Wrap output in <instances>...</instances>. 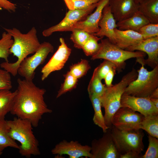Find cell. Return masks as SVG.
<instances>
[{"label": "cell", "instance_id": "6da1fadb", "mask_svg": "<svg viewBox=\"0 0 158 158\" xmlns=\"http://www.w3.org/2000/svg\"><path fill=\"white\" fill-rule=\"evenodd\" d=\"M17 82L18 86L10 113L29 121L33 127H37L43 114L52 111L44 100L46 90L36 86L33 81L18 78Z\"/></svg>", "mask_w": 158, "mask_h": 158}, {"label": "cell", "instance_id": "7a4b0ae2", "mask_svg": "<svg viewBox=\"0 0 158 158\" xmlns=\"http://www.w3.org/2000/svg\"><path fill=\"white\" fill-rule=\"evenodd\" d=\"M4 29L14 39L9 51L10 54H12L17 57V60L14 63L2 62L0 66L15 76L18 74V70L21 63L28 55L35 53L41 43L37 37V30L35 27L26 34L22 33L16 28Z\"/></svg>", "mask_w": 158, "mask_h": 158}, {"label": "cell", "instance_id": "3957f363", "mask_svg": "<svg viewBox=\"0 0 158 158\" xmlns=\"http://www.w3.org/2000/svg\"><path fill=\"white\" fill-rule=\"evenodd\" d=\"M7 122L9 136L20 144L18 150L21 156L30 158L32 155L40 154L39 142L33 134V126L30 121L15 117L13 120L7 121Z\"/></svg>", "mask_w": 158, "mask_h": 158}, {"label": "cell", "instance_id": "277c9868", "mask_svg": "<svg viewBox=\"0 0 158 158\" xmlns=\"http://www.w3.org/2000/svg\"><path fill=\"white\" fill-rule=\"evenodd\" d=\"M137 71L133 68L123 76L120 81L112 86L107 87L103 95L99 97L102 107L104 109L105 123L109 128L111 126L112 117L121 107V100L125 89L137 77Z\"/></svg>", "mask_w": 158, "mask_h": 158}, {"label": "cell", "instance_id": "5b68a950", "mask_svg": "<svg viewBox=\"0 0 158 158\" xmlns=\"http://www.w3.org/2000/svg\"><path fill=\"white\" fill-rule=\"evenodd\" d=\"M98 51L91 56V59L94 60L103 59L114 63L116 67L118 73L121 72L126 67L125 61L132 58H143L145 53L141 51H132L123 49L112 43L108 38L101 40Z\"/></svg>", "mask_w": 158, "mask_h": 158}, {"label": "cell", "instance_id": "8992f818", "mask_svg": "<svg viewBox=\"0 0 158 158\" xmlns=\"http://www.w3.org/2000/svg\"><path fill=\"white\" fill-rule=\"evenodd\" d=\"M142 65L137 70L136 79L126 87L123 94L137 97H149L158 87V66L148 71Z\"/></svg>", "mask_w": 158, "mask_h": 158}, {"label": "cell", "instance_id": "52a82bcc", "mask_svg": "<svg viewBox=\"0 0 158 158\" xmlns=\"http://www.w3.org/2000/svg\"><path fill=\"white\" fill-rule=\"evenodd\" d=\"M109 129L120 154L132 151L140 152L143 151L144 146L143 139L144 134L142 129L122 130L113 125Z\"/></svg>", "mask_w": 158, "mask_h": 158}, {"label": "cell", "instance_id": "ba28073f", "mask_svg": "<svg viewBox=\"0 0 158 158\" xmlns=\"http://www.w3.org/2000/svg\"><path fill=\"white\" fill-rule=\"evenodd\" d=\"M54 48L50 43L44 42L41 44L37 50L31 56L27 57L20 63L18 73L30 81H33L35 76V71L40 65L42 64L49 53H52Z\"/></svg>", "mask_w": 158, "mask_h": 158}, {"label": "cell", "instance_id": "9c48e42d", "mask_svg": "<svg viewBox=\"0 0 158 158\" xmlns=\"http://www.w3.org/2000/svg\"><path fill=\"white\" fill-rule=\"evenodd\" d=\"M144 117L128 107H121L113 115L111 124L122 130L140 129V124Z\"/></svg>", "mask_w": 158, "mask_h": 158}, {"label": "cell", "instance_id": "30bf717a", "mask_svg": "<svg viewBox=\"0 0 158 158\" xmlns=\"http://www.w3.org/2000/svg\"><path fill=\"white\" fill-rule=\"evenodd\" d=\"M102 137L93 140L91 142L92 158H120L118 152L108 128Z\"/></svg>", "mask_w": 158, "mask_h": 158}, {"label": "cell", "instance_id": "8fae6325", "mask_svg": "<svg viewBox=\"0 0 158 158\" xmlns=\"http://www.w3.org/2000/svg\"><path fill=\"white\" fill-rule=\"evenodd\" d=\"M98 2L87 9L69 10L63 19L58 24L44 30L42 32L43 35L47 37L55 32L69 31L71 28L76 23L84 20L91 13L96 7Z\"/></svg>", "mask_w": 158, "mask_h": 158}, {"label": "cell", "instance_id": "7c38bea8", "mask_svg": "<svg viewBox=\"0 0 158 158\" xmlns=\"http://www.w3.org/2000/svg\"><path fill=\"white\" fill-rule=\"evenodd\" d=\"M125 50L132 51L139 50L145 53L148 56V58L145 59L143 58H138L136 62L144 66L147 65L153 69L158 66V36L144 39Z\"/></svg>", "mask_w": 158, "mask_h": 158}, {"label": "cell", "instance_id": "4fadbf2b", "mask_svg": "<svg viewBox=\"0 0 158 158\" xmlns=\"http://www.w3.org/2000/svg\"><path fill=\"white\" fill-rule=\"evenodd\" d=\"M91 151V146L82 145L77 141L68 142L63 140L56 145L51 152L56 156L65 154L68 155L70 158L83 157L92 158Z\"/></svg>", "mask_w": 158, "mask_h": 158}, {"label": "cell", "instance_id": "5bb4252c", "mask_svg": "<svg viewBox=\"0 0 158 158\" xmlns=\"http://www.w3.org/2000/svg\"><path fill=\"white\" fill-rule=\"evenodd\" d=\"M60 45L49 61L42 68L41 79H46L52 72L62 69L68 60L71 51L66 44L64 39H59Z\"/></svg>", "mask_w": 158, "mask_h": 158}, {"label": "cell", "instance_id": "9a60e30c", "mask_svg": "<svg viewBox=\"0 0 158 158\" xmlns=\"http://www.w3.org/2000/svg\"><path fill=\"white\" fill-rule=\"evenodd\" d=\"M127 107L138 112L144 116L158 114V109L149 97H137L123 94L121 107Z\"/></svg>", "mask_w": 158, "mask_h": 158}, {"label": "cell", "instance_id": "2e32d148", "mask_svg": "<svg viewBox=\"0 0 158 158\" xmlns=\"http://www.w3.org/2000/svg\"><path fill=\"white\" fill-rule=\"evenodd\" d=\"M109 1L100 0L94 12L88 15L84 20L76 23L71 28L69 31L77 29L91 34L97 33L99 30L98 23L101 18L103 9Z\"/></svg>", "mask_w": 158, "mask_h": 158}, {"label": "cell", "instance_id": "e0dca14e", "mask_svg": "<svg viewBox=\"0 0 158 158\" xmlns=\"http://www.w3.org/2000/svg\"><path fill=\"white\" fill-rule=\"evenodd\" d=\"M108 4L118 22L130 18L138 11L139 4L135 0H109Z\"/></svg>", "mask_w": 158, "mask_h": 158}, {"label": "cell", "instance_id": "ac0fdd59", "mask_svg": "<svg viewBox=\"0 0 158 158\" xmlns=\"http://www.w3.org/2000/svg\"><path fill=\"white\" fill-rule=\"evenodd\" d=\"M108 3L104 7L98 25L99 30L97 33L93 34L98 37H107L114 44L116 36L114 29L117 26Z\"/></svg>", "mask_w": 158, "mask_h": 158}, {"label": "cell", "instance_id": "d6986e66", "mask_svg": "<svg viewBox=\"0 0 158 158\" xmlns=\"http://www.w3.org/2000/svg\"><path fill=\"white\" fill-rule=\"evenodd\" d=\"M114 32L116 38L114 44L123 49L138 44L144 40L138 32L132 30H121L116 28Z\"/></svg>", "mask_w": 158, "mask_h": 158}, {"label": "cell", "instance_id": "ffe728a7", "mask_svg": "<svg viewBox=\"0 0 158 158\" xmlns=\"http://www.w3.org/2000/svg\"><path fill=\"white\" fill-rule=\"evenodd\" d=\"M150 23L148 20L138 11L130 18L118 22L116 25L119 30L138 32L142 27Z\"/></svg>", "mask_w": 158, "mask_h": 158}, {"label": "cell", "instance_id": "44dd1931", "mask_svg": "<svg viewBox=\"0 0 158 158\" xmlns=\"http://www.w3.org/2000/svg\"><path fill=\"white\" fill-rule=\"evenodd\" d=\"M138 11L152 23H158V0H145L139 3Z\"/></svg>", "mask_w": 158, "mask_h": 158}, {"label": "cell", "instance_id": "7402d4cb", "mask_svg": "<svg viewBox=\"0 0 158 158\" xmlns=\"http://www.w3.org/2000/svg\"><path fill=\"white\" fill-rule=\"evenodd\" d=\"M16 90H0V120L5 119L6 115L12 109Z\"/></svg>", "mask_w": 158, "mask_h": 158}, {"label": "cell", "instance_id": "603a6c76", "mask_svg": "<svg viewBox=\"0 0 158 158\" xmlns=\"http://www.w3.org/2000/svg\"><path fill=\"white\" fill-rule=\"evenodd\" d=\"M89 97L94 111L93 121L94 123L101 128L103 132L109 128L105 124L102 109L99 97L94 95H89Z\"/></svg>", "mask_w": 158, "mask_h": 158}, {"label": "cell", "instance_id": "cb8c5ba5", "mask_svg": "<svg viewBox=\"0 0 158 158\" xmlns=\"http://www.w3.org/2000/svg\"><path fill=\"white\" fill-rule=\"evenodd\" d=\"M11 147L19 149V145L12 139L8 134V127L7 120H0V152H3L5 148Z\"/></svg>", "mask_w": 158, "mask_h": 158}, {"label": "cell", "instance_id": "d4e9b609", "mask_svg": "<svg viewBox=\"0 0 158 158\" xmlns=\"http://www.w3.org/2000/svg\"><path fill=\"white\" fill-rule=\"evenodd\" d=\"M140 128L144 130L150 135L158 138V114L145 116Z\"/></svg>", "mask_w": 158, "mask_h": 158}, {"label": "cell", "instance_id": "484cf974", "mask_svg": "<svg viewBox=\"0 0 158 158\" xmlns=\"http://www.w3.org/2000/svg\"><path fill=\"white\" fill-rule=\"evenodd\" d=\"M106 89V86L102 83L98 77L95 68L88 86L89 95H94L100 97L104 94Z\"/></svg>", "mask_w": 158, "mask_h": 158}, {"label": "cell", "instance_id": "4316f807", "mask_svg": "<svg viewBox=\"0 0 158 158\" xmlns=\"http://www.w3.org/2000/svg\"><path fill=\"white\" fill-rule=\"evenodd\" d=\"M13 42L12 36L8 33L4 32L0 39V58L9 62L8 57L10 54L9 49Z\"/></svg>", "mask_w": 158, "mask_h": 158}, {"label": "cell", "instance_id": "83f0119b", "mask_svg": "<svg viewBox=\"0 0 158 158\" xmlns=\"http://www.w3.org/2000/svg\"><path fill=\"white\" fill-rule=\"evenodd\" d=\"M70 39L73 42L75 48L82 49V48L91 34L83 30L75 29L71 31Z\"/></svg>", "mask_w": 158, "mask_h": 158}, {"label": "cell", "instance_id": "f1b7e54d", "mask_svg": "<svg viewBox=\"0 0 158 158\" xmlns=\"http://www.w3.org/2000/svg\"><path fill=\"white\" fill-rule=\"evenodd\" d=\"M91 68L89 61L85 59H82L79 62L70 66V73L78 79L85 75Z\"/></svg>", "mask_w": 158, "mask_h": 158}, {"label": "cell", "instance_id": "f546056e", "mask_svg": "<svg viewBox=\"0 0 158 158\" xmlns=\"http://www.w3.org/2000/svg\"><path fill=\"white\" fill-rule=\"evenodd\" d=\"M64 81L58 92L56 98H58L67 92L75 88L77 86L78 79L69 71L64 75Z\"/></svg>", "mask_w": 158, "mask_h": 158}, {"label": "cell", "instance_id": "4dcf8cb0", "mask_svg": "<svg viewBox=\"0 0 158 158\" xmlns=\"http://www.w3.org/2000/svg\"><path fill=\"white\" fill-rule=\"evenodd\" d=\"M103 38L91 34L82 48L86 56H92L97 52L99 48V44L98 41Z\"/></svg>", "mask_w": 158, "mask_h": 158}, {"label": "cell", "instance_id": "1f68e13d", "mask_svg": "<svg viewBox=\"0 0 158 158\" xmlns=\"http://www.w3.org/2000/svg\"><path fill=\"white\" fill-rule=\"evenodd\" d=\"M69 10L88 8L97 4L100 0H63Z\"/></svg>", "mask_w": 158, "mask_h": 158}, {"label": "cell", "instance_id": "d6a6232c", "mask_svg": "<svg viewBox=\"0 0 158 158\" xmlns=\"http://www.w3.org/2000/svg\"><path fill=\"white\" fill-rule=\"evenodd\" d=\"M149 146L145 153L141 158H158V138L148 134Z\"/></svg>", "mask_w": 158, "mask_h": 158}, {"label": "cell", "instance_id": "836d02e7", "mask_svg": "<svg viewBox=\"0 0 158 158\" xmlns=\"http://www.w3.org/2000/svg\"><path fill=\"white\" fill-rule=\"evenodd\" d=\"M138 32L144 39L158 36V23H150L142 27Z\"/></svg>", "mask_w": 158, "mask_h": 158}, {"label": "cell", "instance_id": "e575fe53", "mask_svg": "<svg viewBox=\"0 0 158 158\" xmlns=\"http://www.w3.org/2000/svg\"><path fill=\"white\" fill-rule=\"evenodd\" d=\"M97 75L101 80L104 79L105 75L109 71L113 68H116V65L112 62L107 60H104L96 68Z\"/></svg>", "mask_w": 158, "mask_h": 158}, {"label": "cell", "instance_id": "d590c367", "mask_svg": "<svg viewBox=\"0 0 158 158\" xmlns=\"http://www.w3.org/2000/svg\"><path fill=\"white\" fill-rule=\"evenodd\" d=\"M12 88L10 73L4 69H0V90H10Z\"/></svg>", "mask_w": 158, "mask_h": 158}, {"label": "cell", "instance_id": "8d00e7d4", "mask_svg": "<svg viewBox=\"0 0 158 158\" xmlns=\"http://www.w3.org/2000/svg\"><path fill=\"white\" fill-rule=\"evenodd\" d=\"M16 8V4L8 0H0V9H3L10 12H15Z\"/></svg>", "mask_w": 158, "mask_h": 158}, {"label": "cell", "instance_id": "74e56055", "mask_svg": "<svg viewBox=\"0 0 158 158\" xmlns=\"http://www.w3.org/2000/svg\"><path fill=\"white\" fill-rule=\"evenodd\" d=\"M116 68H113L105 76L104 79V80L106 87H109L113 85L112 82L113 78L116 73Z\"/></svg>", "mask_w": 158, "mask_h": 158}, {"label": "cell", "instance_id": "f35d334b", "mask_svg": "<svg viewBox=\"0 0 158 158\" xmlns=\"http://www.w3.org/2000/svg\"><path fill=\"white\" fill-rule=\"evenodd\" d=\"M141 152L132 151L122 154H120V158H141Z\"/></svg>", "mask_w": 158, "mask_h": 158}, {"label": "cell", "instance_id": "ab89813d", "mask_svg": "<svg viewBox=\"0 0 158 158\" xmlns=\"http://www.w3.org/2000/svg\"><path fill=\"white\" fill-rule=\"evenodd\" d=\"M149 98L158 99V87L153 91Z\"/></svg>", "mask_w": 158, "mask_h": 158}, {"label": "cell", "instance_id": "60d3db41", "mask_svg": "<svg viewBox=\"0 0 158 158\" xmlns=\"http://www.w3.org/2000/svg\"><path fill=\"white\" fill-rule=\"evenodd\" d=\"M150 99L156 108L158 109V99L153 98Z\"/></svg>", "mask_w": 158, "mask_h": 158}, {"label": "cell", "instance_id": "b9f144b4", "mask_svg": "<svg viewBox=\"0 0 158 158\" xmlns=\"http://www.w3.org/2000/svg\"><path fill=\"white\" fill-rule=\"evenodd\" d=\"M135 1L137 3L139 4L145 0H135Z\"/></svg>", "mask_w": 158, "mask_h": 158}, {"label": "cell", "instance_id": "7bdbcfd3", "mask_svg": "<svg viewBox=\"0 0 158 158\" xmlns=\"http://www.w3.org/2000/svg\"><path fill=\"white\" fill-rule=\"evenodd\" d=\"M3 153L0 152V155H1Z\"/></svg>", "mask_w": 158, "mask_h": 158}]
</instances>
